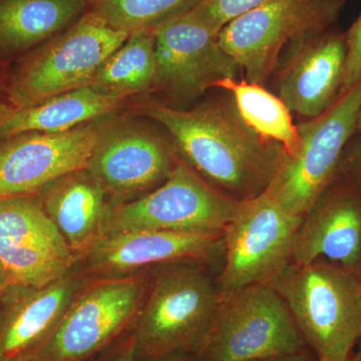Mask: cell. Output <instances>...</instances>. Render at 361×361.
I'll return each mask as SVG.
<instances>
[{"label":"cell","mask_w":361,"mask_h":361,"mask_svg":"<svg viewBox=\"0 0 361 361\" xmlns=\"http://www.w3.org/2000/svg\"><path fill=\"white\" fill-rule=\"evenodd\" d=\"M141 113L168 130L183 161L236 200L267 191L287 157L281 145L247 125L232 97L190 111L153 102L142 106Z\"/></svg>","instance_id":"1"},{"label":"cell","mask_w":361,"mask_h":361,"mask_svg":"<svg viewBox=\"0 0 361 361\" xmlns=\"http://www.w3.org/2000/svg\"><path fill=\"white\" fill-rule=\"evenodd\" d=\"M220 302L217 283L193 261L158 266L130 329L137 360L193 355Z\"/></svg>","instance_id":"2"},{"label":"cell","mask_w":361,"mask_h":361,"mask_svg":"<svg viewBox=\"0 0 361 361\" xmlns=\"http://www.w3.org/2000/svg\"><path fill=\"white\" fill-rule=\"evenodd\" d=\"M317 360L353 355L361 337V279L339 265L290 263L271 283Z\"/></svg>","instance_id":"3"},{"label":"cell","mask_w":361,"mask_h":361,"mask_svg":"<svg viewBox=\"0 0 361 361\" xmlns=\"http://www.w3.org/2000/svg\"><path fill=\"white\" fill-rule=\"evenodd\" d=\"M129 33L85 11L77 20L16 61L7 94L16 110L90 85Z\"/></svg>","instance_id":"4"},{"label":"cell","mask_w":361,"mask_h":361,"mask_svg":"<svg viewBox=\"0 0 361 361\" xmlns=\"http://www.w3.org/2000/svg\"><path fill=\"white\" fill-rule=\"evenodd\" d=\"M149 282L142 274L89 281L51 334L20 360H92L130 331Z\"/></svg>","instance_id":"5"},{"label":"cell","mask_w":361,"mask_h":361,"mask_svg":"<svg viewBox=\"0 0 361 361\" xmlns=\"http://www.w3.org/2000/svg\"><path fill=\"white\" fill-rule=\"evenodd\" d=\"M290 311L271 284H255L221 298L195 361L267 360L305 351Z\"/></svg>","instance_id":"6"},{"label":"cell","mask_w":361,"mask_h":361,"mask_svg":"<svg viewBox=\"0 0 361 361\" xmlns=\"http://www.w3.org/2000/svg\"><path fill=\"white\" fill-rule=\"evenodd\" d=\"M360 106L361 80L322 115L296 126L298 148L287 155L266 191L288 212L304 217L336 177Z\"/></svg>","instance_id":"7"},{"label":"cell","mask_w":361,"mask_h":361,"mask_svg":"<svg viewBox=\"0 0 361 361\" xmlns=\"http://www.w3.org/2000/svg\"><path fill=\"white\" fill-rule=\"evenodd\" d=\"M303 217L278 204L267 192L241 202L223 231L224 269L221 298L255 284H271L293 260Z\"/></svg>","instance_id":"8"},{"label":"cell","mask_w":361,"mask_h":361,"mask_svg":"<svg viewBox=\"0 0 361 361\" xmlns=\"http://www.w3.org/2000/svg\"><path fill=\"white\" fill-rule=\"evenodd\" d=\"M344 6L345 0H271L226 25L220 44L248 82L264 85L285 47L334 28Z\"/></svg>","instance_id":"9"},{"label":"cell","mask_w":361,"mask_h":361,"mask_svg":"<svg viewBox=\"0 0 361 361\" xmlns=\"http://www.w3.org/2000/svg\"><path fill=\"white\" fill-rule=\"evenodd\" d=\"M241 202L209 184L180 160L160 186L111 207L102 236L130 230L223 233Z\"/></svg>","instance_id":"10"},{"label":"cell","mask_w":361,"mask_h":361,"mask_svg":"<svg viewBox=\"0 0 361 361\" xmlns=\"http://www.w3.org/2000/svg\"><path fill=\"white\" fill-rule=\"evenodd\" d=\"M176 157L172 142L146 123L109 118L85 169L118 205L160 186L175 168Z\"/></svg>","instance_id":"11"},{"label":"cell","mask_w":361,"mask_h":361,"mask_svg":"<svg viewBox=\"0 0 361 361\" xmlns=\"http://www.w3.org/2000/svg\"><path fill=\"white\" fill-rule=\"evenodd\" d=\"M157 89L190 102L227 78H236L238 63L221 47L219 33L194 8L153 30Z\"/></svg>","instance_id":"12"},{"label":"cell","mask_w":361,"mask_h":361,"mask_svg":"<svg viewBox=\"0 0 361 361\" xmlns=\"http://www.w3.org/2000/svg\"><path fill=\"white\" fill-rule=\"evenodd\" d=\"M75 256L39 195L0 202V269L8 285L44 286L65 276Z\"/></svg>","instance_id":"13"},{"label":"cell","mask_w":361,"mask_h":361,"mask_svg":"<svg viewBox=\"0 0 361 361\" xmlns=\"http://www.w3.org/2000/svg\"><path fill=\"white\" fill-rule=\"evenodd\" d=\"M110 116L68 132H28L0 140V202L39 195L61 176L85 169Z\"/></svg>","instance_id":"14"},{"label":"cell","mask_w":361,"mask_h":361,"mask_svg":"<svg viewBox=\"0 0 361 361\" xmlns=\"http://www.w3.org/2000/svg\"><path fill=\"white\" fill-rule=\"evenodd\" d=\"M322 257L361 279V187L341 168L297 234L294 263L310 264Z\"/></svg>","instance_id":"15"},{"label":"cell","mask_w":361,"mask_h":361,"mask_svg":"<svg viewBox=\"0 0 361 361\" xmlns=\"http://www.w3.org/2000/svg\"><path fill=\"white\" fill-rule=\"evenodd\" d=\"M223 245V233L130 230L97 240L80 257L96 278L132 276L157 265L208 257Z\"/></svg>","instance_id":"16"},{"label":"cell","mask_w":361,"mask_h":361,"mask_svg":"<svg viewBox=\"0 0 361 361\" xmlns=\"http://www.w3.org/2000/svg\"><path fill=\"white\" fill-rule=\"evenodd\" d=\"M279 77V97L291 113L313 118L336 103L345 73V33L334 28L288 45Z\"/></svg>","instance_id":"17"},{"label":"cell","mask_w":361,"mask_h":361,"mask_svg":"<svg viewBox=\"0 0 361 361\" xmlns=\"http://www.w3.org/2000/svg\"><path fill=\"white\" fill-rule=\"evenodd\" d=\"M85 275L73 269L44 286L7 287L0 301V360L23 357L39 345L89 283Z\"/></svg>","instance_id":"18"},{"label":"cell","mask_w":361,"mask_h":361,"mask_svg":"<svg viewBox=\"0 0 361 361\" xmlns=\"http://www.w3.org/2000/svg\"><path fill=\"white\" fill-rule=\"evenodd\" d=\"M39 196L77 260L101 238L114 206L102 183L85 168L54 180Z\"/></svg>","instance_id":"19"},{"label":"cell","mask_w":361,"mask_h":361,"mask_svg":"<svg viewBox=\"0 0 361 361\" xmlns=\"http://www.w3.org/2000/svg\"><path fill=\"white\" fill-rule=\"evenodd\" d=\"M87 0H0V61H18L77 20Z\"/></svg>","instance_id":"20"},{"label":"cell","mask_w":361,"mask_h":361,"mask_svg":"<svg viewBox=\"0 0 361 361\" xmlns=\"http://www.w3.org/2000/svg\"><path fill=\"white\" fill-rule=\"evenodd\" d=\"M125 101L85 85L14 111L0 126V140L28 132H68L111 115Z\"/></svg>","instance_id":"21"},{"label":"cell","mask_w":361,"mask_h":361,"mask_svg":"<svg viewBox=\"0 0 361 361\" xmlns=\"http://www.w3.org/2000/svg\"><path fill=\"white\" fill-rule=\"evenodd\" d=\"M156 39L153 30L130 33L90 84L94 89L127 99L156 87Z\"/></svg>","instance_id":"22"},{"label":"cell","mask_w":361,"mask_h":361,"mask_svg":"<svg viewBox=\"0 0 361 361\" xmlns=\"http://www.w3.org/2000/svg\"><path fill=\"white\" fill-rule=\"evenodd\" d=\"M231 94L239 115L261 137L281 145L287 155L299 146L297 127L291 111L279 97L271 94L263 85L248 80L227 78L215 85Z\"/></svg>","instance_id":"23"},{"label":"cell","mask_w":361,"mask_h":361,"mask_svg":"<svg viewBox=\"0 0 361 361\" xmlns=\"http://www.w3.org/2000/svg\"><path fill=\"white\" fill-rule=\"evenodd\" d=\"M201 0H87V11L127 33L153 30L194 8Z\"/></svg>","instance_id":"24"},{"label":"cell","mask_w":361,"mask_h":361,"mask_svg":"<svg viewBox=\"0 0 361 361\" xmlns=\"http://www.w3.org/2000/svg\"><path fill=\"white\" fill-rule=\"evenodd\" d=\"M271 0H201L194 11L214 28L221 32L230 21Z\"/></svg>","instance_id":"25"},{"label":"cell","mask_w":361,"mask_h":361,"mask_svg":"<svg viewBox=\"0 0 361 361\" xmlns=\"http://www.w3.org/2000/svg\"><path fill=\"white\" fill-rule=\"evenodd\" d=\"M345 39L348 56L341 94L361 80V14L345 32Z\"/></svg>","instance_id":"26"},{"label":"cell","mask_w":361,"mask_h":361,"mask_svg":"<svg viewBox=\"0 0 361 361\" xmlns=\"http://www.w3.org/2000/svg\"><path fill=\"white\" fill-rule=\"evenodd\" d=\"M89 361H142L135 355L130 331ZM153 361H195L193 356L177 355Z\"/></svg>","instance_id":"27"},{"label":"cell","mask_w":361,"mask_h":361,"mask_svg":"<svg viewBox=\"0 0 361 361\" xmlns=\"http://www.w3.org/2000/svg\"><path fill=\"white\" fill-rule=\"evenodd\" d=\"M341 169L361 187V142H349L342 158Z\"/></svg>","instance_id":"28"},{"label":"cell","mask_w":361,"mask_h":361,"mask_svg":"<svg viewBox=\"0 0 361 361\" xmlns=\"http://www.w3.org/2000/svg\"><path fill=\"white\" fill-rule=\"evenodd\" d=\"M8 75L9 71L6 70V63L0 61V126L6 122V118L16 111L9 102L8 94H7Z\"/></svg>","instance_id":"29"},{"label":"cell","mask_w":361,"mask_h":361,"mask_svg":"<svg viewBox=\"0 0 361 361\" xmlns=\"http://www.w3.org/2000/svg\"><path fill=\"white\" fill-rule=\"evenodd\" d=\"M270 361H310V360H308L307 355H305V351H301V353H291V355L272 358Z\"/></svg>","instance_id":"30"},{"label":"cell","mask_w":361,"mask_h":361,"mask_svg":"<svg viewBox=\"0 0 361 361\" xmlns=\"http://www.w3.org/2000/svg\"><path fill=\"white\" fill-rule=\"evenodd\" d=\"M9 285L7 283V280L6 276H4V272L0 269V301H1L2 297H4V293H6L7 287Z\"/></svg>","instance_id":"31"},{"label":"cell","mask_w":361,"mask_h":361,"mask_svg":"<svg viewBox=\"0 0 361 361\" xmlns=\"http://www.w3.org/2000/svg\"><path fill=\"white\" fill-rule=\"evenodd\" d=\"M356 134H358L361 137V106L360 109V111H358L357 121H356Z\"/></svg>","instance_id":"32"},{"label":"cell","mask_w":361,"mask_h":361,"mask_svg":"<svg viewBox=\"0 0 361 361\" xmlns=\"http://www.w3.org/2000/svg\"><path fill=\"white\" fill-rule=\"evenodd\" d=\"M358 348L357 351H356V355H355V360L357 361H361V337L360 341L357 342Z\"/></svg>","instance_id":"33"},{"label":"cell","mask_w":361,"mask_h":361,"mask_svg":"<svg viewBox=\"0 0 361 361\" xmlns=\"http://www.w3.org/2000/svg\"><path fill=\"white\" fill-rule=\"evenodd\" d=\"M317 361H329V360H317ZM339 361H357L355 360V355H349L348 358H346V360H339Z\"/></svg>","instance_id":"34"},{"label":"cell","mask_w":361,"mask_h":361,"mask_svg":"<svg viewBox=\"0 0 361 361\" xmlns=\"http://www.w3.org/2000/svg\"><path fill=\"white\" fill-rule=\"evenodd\" d=\"M0 361H25L21 360L20 358H11V360H0Z\"/></svg>","instance_id":"35"},{"label":"cell","mask_w":361,"mask_h":361,"mask_svg":"<svg viewBox=\"0 0 361 361\" xmlns=\"http://www.w3.org/2000/svg\"><path fill=\"white\" fill-rule=\"evenodd\" d=\"M255 361H270V360H255Z\"/></svg>","instance_id":"36"}]
</instances>
